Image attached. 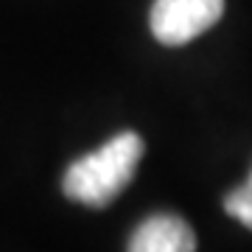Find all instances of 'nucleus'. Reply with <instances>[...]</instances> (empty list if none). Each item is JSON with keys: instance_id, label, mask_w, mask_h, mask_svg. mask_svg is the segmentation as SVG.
<instances>
[{"instance_id": "obj_1", "label": "nucleus", "mask_w": 252, "mask_h": 252, "mask_svg": "<svg viewBox=\"0 0 252 252\" xmlns=\"http://www.w3.org/2000/svg\"><path fill=\"white\" fill-rule=\"evenodd\" d=\"M143 160V137L137 132H121L112 140L84 154L64 174V196L87 207H107L132 182Z\"/></svg>"}, {"instance_id": "obj_2", "label": "nucleus", "mask_w": 252, "mask_h": 252, "mask_svg": "<svg viewBox=\"0 0 252 252\" xmlns=\"http://www.w3.org/2000/svg\"><path fill=\"white\" fill-rule=\"evenodd\" d=\"M224 14V0H154L149 26L160 45H188Z\"/></svg>"}, {"instance_id": "obj_3", "label": "nucleus", "mask_w": 252, "mask_h": 252, "mask_svg": "<svg viewBox=\"0 0 252 252\" xmlns=\"http://www.w3.org/2000/svg\"><path fill=\"white\" fill-rule=\"evenodd\" d=\"M132 252H193L196 235L185 219L174 213L149 216L129 238Z\"/></svg>"}, {"instance_id": "obj_4", "label": "nucleus", "mask_w": 252, "mask_h": 252, "mask_svg": "<svg viewBox=\"0 0 252 252\" xmlns=\"http://www.w3.org/2000/svg\"><path fill=\"white\" fill-rule=\"evenodd\" d=\"M224 210L233 219H238L244 227H250L252 230V174H250V180L244 182L241 188L230 190V193L224 196Z\"/></svg>"}]
</instances>
